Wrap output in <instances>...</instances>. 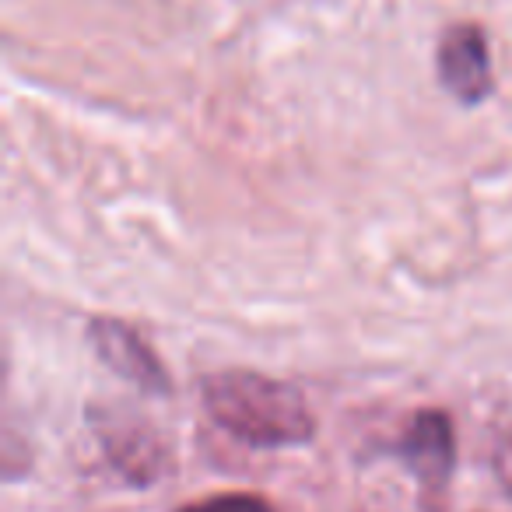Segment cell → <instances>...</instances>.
<instances>
[{
  "instance_id": "6da1fadb",
  "label": "cell",
  "mask_w": 512,
  "mask_h": 512,
  "mask_svg": "<svg viewBox=\"0 0 512 512\" xmlns=\"http://www.w3.org/2000/svg\"><path fill=\"white\" fill-rule=\"evenodd\" d=\"M204 407L232 439L256 449L302 446L313 439L316 421L302 393L288 383L249 369L211 372L200 386Z\"/></svg>"
},
{
  "instance_id": "7a4b0ae2",
  "label": "cell",
  "mask_w": 512,
  "mask_h": 512,
  "mask_svg": "<svg viewBox=\"0 0 512 512\" xmlns=\"http://www.w3.org/2000/svg\"><path fill=\"white\" fill-rule=\"evenodd\" d=\"M397 456L425 488H442L456 463V432L446 411H418L397 442Z\"/></svg>"
},
{
  "instance_id": "3957f363",
  "label": "cell",
  "mask_w": 512,
  "mask_h": 512,
  "mask_svg": "<svg viewBox=\"0 0 512 512\" xmlns=\"http://www.w3.org/2000/svg\"><path fill=\"white\" fill-rule=\"evenodd\" d=\"M439 78L449 92L460 102L474 106V102L488 99L491 92V60L488 43L477 25L463 22L446 29L439 43Z\"/></svg>"
},
{
  "instance_id": "277c9868",
  "label": "cell",
  "mask_w": 512,
  "mask_h": 512,
  "mask_svg": "<svg viewBox=\"0 0 512 512\" xmlns=\"http://www.w3.org/2000/svg\"><path fill=\"white\" fill-rule=\"evenodd\" d=\"M88 337H92V348L99 351V358L116 376H123L127 383L141 386V390H148V393H169V376H165L158 355L144 344L141 334H134V330L127 327V323L92 320Z\"/></svg>"
},
{
  "instance_id": "5b68a950",
  "label": "cell",
  "mask_w": 512,
  "mask_h": 512,
  "mask_svg": "<svg viewBox=\"0 0 512 512\" xmlns=\"http://www.w3.org/2000/svg\"><path fill=\"white\" fill-rule=\"evenodd\" d=\"M99 439L106 446V456L127 481L151 484L165 474V446L148 425L137 421L106 418L99 425Z\"/></svg>"
},
{
  "instance_id": "8992f818",
  "label": "cell",
  "mask_w": 512,
  "mask_h": 512,
  "mask_svg": "<svg viewBox=\"0 0 512 512\" xmlns=\"http://www.w3.org/2000/svg\"><path fill=\"white\" fill-rule=\"evenodd\" d=\"M176 512H278V509L267 498L249 495V491H225V495L200 498V502H190Z\"/></svg>"
},
{
  "instance_id": "52a82bcc",
  "label": "cell",
  "mask_w": 512,
  "mask_h": 512,
  "mask_svg": "<svg viewBox=\"0 0 512 512\" xmlns=\"http://www.w3.org/2000/svg\"><path fill=\"white\" fill-rule=\"evenodd\" d=\"M495 474L505 484V491L512 495V439H502L495 449Z\"/></svg>"
}]
</instances>
